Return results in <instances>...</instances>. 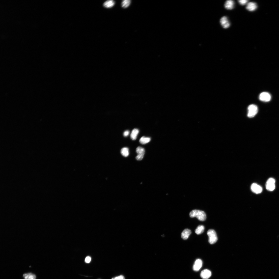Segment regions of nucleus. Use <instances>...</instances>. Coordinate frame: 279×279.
<instances>
[{
	"mask_svg": "<svg viewBox=\"0 0 279 279\" xmlns=\"http://www.w3.org/2000/svg\"><path fill=\"white\" fill-rule=\"evenodd\" d=\"M257 4L254 2H248L247 4L246 9L250 11H252L256 10L257 8Z\"/></svg>",
	"mask_w": 279,
	"mask_h": 279,
	"instance_id": "9b49d317",
	"label": "nucleus"
},
{
	"mask_svg": "<svg viewBox=\"0 0 279 279\" xmlns=\"http://www.w3.org/2000/svg\"><path fill=\"white\" fill-rule=\"evenodd\" d=\"M121 153L124 157H128L129 154V148L127 147L123 148L121 150Z\"/></svg>",
	"mask_w": 279,
	"mask_h": 279,
	"instance_id": "6ab92c4d",
	"label": "nucleus"
},
{
	"mask_svg": "<svg viewBox=\"0 0 279 279\" xmlns=\"http://www.w3.org/2000/svg\"><path fill=\"white\" fill-rule=\"evenodd\" d=\"M204 229V227L202 225L198 226L195 230V233L197 235L203 233Z\"/></svg>",
	"mask_w": 279,
	"mask_h": 279,
	"instance_id": "a211bd4d",
	"label": "nucleus"
},
{
	"mask_svg": "<svg viewBox=\"0 0 279 279\" xmlns=\"http://www.w3.org/2000/svg\"><path fill=\"white\" fill-rule=\"evenodd\" d=\"M203 262L202 260L199 259H197L193 267V269L194 271H198L201 269L202 266Z\"/></svg>",
	"mask_w": 279,
	"mask_h": 279,
	"instance_id": "1a4fd4ad",
	"label": "nucleus"
},
{
	"mask_svg": "<svg viewBox=\"0 0 279 279\" xmlns=\"http://www.w3.org/2000/svg\"><path fill=\"white\" fill-rule=\"evenodd\" d=\"M275 180L273 178H269L267 181L266 184V189L270 191H273L275 188Z\"/></svg>",
	"mask_w": 279,
	"mask_h": 279,
	"instance_id": "20e7f679",
	"label": "nucleus"
},
{
	"mask_svg": "<svg viewBox=\"0 0 279 279\" xmlns=\"http://www.w3.org/2000/svg\"><path fill=\"white\" fill-rule=\"evenodd\" d=\"M91 258L89 256L87 257L85 259V262L87 263H90L91 260Z\"/></svg>",
	"mask_w": 279,
	"mask_h": 279,
	"instance_id": "4be33fe9",
	"label": "nucleus"
},
{
	"mask_svg": "<svg viewBox=\"0 0 279 279\" xmlns=\"http://www.w3.org/2000/svg\"><path fill=\"white\" fill-rule=\"evenodd\" d=\"M238 1L240 4L243 5L247 4L249 1L247 0H239Z\"/></svg>",
	"mask_w": 279,
	"mask_h": 279,
	"instance_id": "412c9836",
	"label": "nucleus"
},
{
	"mask_svg": "<svg viewBox=\"0 0 279 279\" xmlns=\"http://www.w3.org/2000/svg\"><path fill=\"white\" fill-rule=\"evenodd\" d=\"M131 3V1L130 0H124L122 2V7L123 8H126L129 6Z\"/></svg>",
	"mask_w": 279,
	"mask_h": 279,
	"instance_id": "aec40b11",
	"label": "nucleus"
},
{
	"mask_svg": "<svg viewBox=\"0 0 279 279\" xmlns=\"http://www.w3.org/2000/svg\"><path fill=\"white\" fill-rule=\"evenodd\" d=\"M130 131L129 130H126L123 133V135L124 137H127L129 135Z\"/></svg>",
	"mask_w": 279,
	"mask_h": 279,
	"instance_id": "b1692460",
	"label": "nucleus"
},
{
	"mask_svg": "<svg viewBox=\"0 0 279 279\" xmlns=\"http://www.w3.org/2000/svg\"><path fill=\"white\" fill-rule=\"evenodd\" d=\"M211 276V271L208 269H205L202 271L201 272L200 276L204 279H207L209 278Z\"/></svg>",
	"mask_w": 279,
	"mask_h": 279,
	"instance_id": "9d476101",
	"label": "nucleus"
},
{
	"mask_svg": "<svg viewBox=\"0 0 279 279\" xmlns=\"http://www.w3.org/2000/svg\"><path fill=\"white\" fill-rule=\"evenodd\" d=\"M248 110L247 116L249 118H251L254 117L257 113L258 109L256 105L252 104L249 106Z\"/></svg>",
	"mask_w": 279,
	"mask_h": 279,
	"instance_id": "7ed1b4c3",
	"label": "nucleus"
},
{
	"mask_svg": "<svg viewBox=\"0 0 279 279\" xmlns=\"http://www.w3.org/2000/svg\"><path fill=\"white\" fill-rule=\"evenodd\" d=\"M138 155L136 157V159L138 161L141 160L143 158L145 154L144 149L141 147H138L136 149Z\"/></svg>",
	"mask_w": 279,
	"mask_h": 279,
	"instance_id": "39448f33",
	"label": "nucleus"
},
{
	"mask_svg": "<svg viewBox=\"0 0 279 279\" xmlns=\"http://www.w3.org/2000/svg\"><path fill=\"white\" fill-rule=\"evenodd\" d=\"M24 279H36V275L31 273L24 274L23 276Z\"/></svg>",
	"mask_w": 279,
	"mask_h": 279,
	"instance_id": "dca6fc26",
	"label": "nucleus"
},
{
	"mask_svg": "<svg viewBox=\"0 0 279 279\" xmlns=\"http://www.w3.org/2000/svg\"><path fill=\"white\" fill-rule=\"evenodd\" d=\"M190 216L191 217H196L200 221H203L206 219V215L205 212L202 211L194 210L190 212Z\"/></svg>",
	"mask_w": 279,
	"mask_h": 279,
	"instance_id": "f257e3e1",
	"label": "nucleus"
},
{
	"mask_svg": "<svg viewBox=\"0 0 279 279\" xmlns=\"http://www.w3.org/2000/svg\"><path fill=\"white\" fill-rule=\"evenodd\" d=\"M151 140V138L149 137H146L144 136L142 137L139 140V142L141 144H144L149 142Z\"/></svg>",
	"mask_w": 279,
	"mask_h": 279,
	"instance_id": "f3484780",
	"label": "nucleus"
},
{
	"mask_svg": "<svg viewBox=\"0 0 279 279\" xmlns=\"http://www.w3.org/2000/svg\"><path fill=\"white\" fill-rule=\"evenodd\" d=\"M259 99L262 101L268 102L271 100V96L269 93L267 92H263L259 95Z\"/></svg>",
	"mask_w": 279,
	"mask_h": 279,
	"instance_id": "423d86ee",
	"label": "nucleus"
},
{
	"mask_svg": "<svg viewBox=\"0 0 279 279\" xmlns=\"http://www.w3.org/2000/svg\"><path fill=\"white\" fill-rule=\"evenodd\" d=\"M207 234L209 237V242L210 244H213L216 243L218 240L216 233L213 229H210L207 232Z\"/></svg>",
	"mask_w": 279,
	"mask_h": 279,
	"instance_id": "f03ea898",
	"label": "nucleus"
},
{
	"mask_svg": "<svg viewBox=\"0 0 279 279\" xmlns=\"http://www.w3.org/2000/svg\"><path fill=\"white\" fill-rule=\"evenodd\" d=\"M251 189L253 192L256 194L260 193L263 191L262 188L261 186L255 183L252 184Z\"/></svg>",
	"mask_w": 279,
	"mask_h": 279,
	"instance_id": "0eeeda50",
	"label": "nucleus"
},
{
	"mask_svg": "<svg viewBox=\"0 0 279 279\" xmlns=\"http://www.w3.org/2000/svg\"><path fill=\"white\" fill-rule=\"evenodd\" d=\"M112 279H125L124 276L121 275L118 276L116 277L112 278Z\"/></svg>",
	"mask_w": 279,
	"mask_h": 279,
	"instance_id": "5701e85b",
	"label": "nucleus"
},
{
	"mask_svg": "<svg viewBox=\"0 0 279 279\" xmlns=\"http://www.w3.org/2000/svg\"><path fill=\"white\" fill-rule=\"evenodd\" d=\"M115 4V2L112 0H109L105 2L104 4V6L107 8H110L112 7Z\"/></svg>",
	"mask_w": 279,
	"mask_h": 279,
	"instance_id": "2eb2a0df",
	"label": "nucleus"
},
{
	"mask_svg": "<svg viewBox=\"0 0 279 279\" xmlns=\"http://www.w3.org/2000/svg\"><path fill=\"white\" fill-rule=\"evenodd\" d=\"M235 3L233 1L228 0L225 2L224 6L226 9L228 10H231L234 8Z\"/></svg>",
	"mask_w": 279,
	"mask_h": 279,
	"instance_id": "f8f14e48",
	"label": "nucleus"
},
{
	"mask_svg": "<svg viewBox=\"0 0 279 279\" xmlns=\"http://www.w3.org/2000/svg\"><path fill=\"white\" fill-rule=\"evenodd\" d=\"M191 230L188 229H184L181 234V237L184 240L187 239L191 234Z\"/></svg>",
	"mask_w": 279,
	"mask_h": 279,
	"instance_id": "ddd939ff",
	"label": "nucleus"
},
{
	"mask_svg": "<svg viewBox=\"0 0 279 279\" xmlns=\"http://www.w3.org/2000/svg\"><path fill=\"white\" fill-rule=\"evenodd\" d=\"M220 22L221 26L224 28H227L230 26V23L226 16L222 17L220 20Z\"/></svg>",
	"mask_w": 279,
	"mask_h": 279,
	"instance_id": "6e6552de",
	"label": "nucleus"
},
{
	"mask_svg": "<svg viewBox=\"0 0 279 279\" xmlns=\"http://www.w3.org/2000/svg\"><path fill=\"white\" fill-rule=\"evenodd\" d=\"M139 132V130L138 129H135L133 130L130 136L132 140H136Z\"/></svg>",
	"mask_w": 279,
	"mask_h": 279,
	"instance_id": "4468645a",
	"label": "nucleus"
}]
</instances>
